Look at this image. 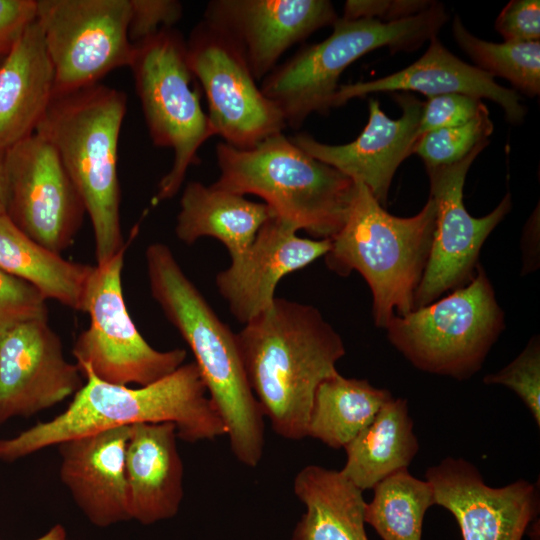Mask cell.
<instances>
[{"label": "cell", "mask_w": 540, "mask_h": 540, "mask_svg": "<svg viewBox=\"0 0 540 540\" xmlns=\"http://www.w3.org/2000/svg\"><path fill=\"white\" fill-rule=\"evenodd\" d=\"M249 385L274 432L307 437L315 392L345 355L338 332L312 305L276 297L236 333Z\"/></svg>", "instance_id": "obj_1"}, {"label": "cell", "mask_w": 540, "mask_h": 540, "mask_svg": "<svg viewBox=\"0 0 540 540\" xmlns=\"http://www.w3.org/2000/svg\"><path fill=\"white\" fill-rule=\"evenodd\" d=\"M145 260L151 295L193 353L233 455L245 466L256 467L264 451L265 417L247 380L236 333L219 318L166 244L148 245Z\"/></svg>", "instance_id": "obj_2"}, {"label": "cell", "mask_w": 540, "mask_h": 540, "mask_svg": "<svg viewBox=\"0 0 540 540\" xmlns=\"http://www.w3.org/2000/svg\"><path fill=\"white\" fill-rule=\"evenodd\" d=\"M81 372L84 384L62 413L0 440V461L13 462L70 439L138 423L172 422L178 438L191 443L227 434L194 361L138 388Z\"/></svg>", "instance_id": "obj_3"}, {"label": "cell", "mask_w": 540, "mask_h": 540, "mask_svg": "<svg viewBox=\"0 0 540 540\" xmlns=\"http://www.w3.org/2000/svg\"><path fill=\"white\" fill-rule=\"evenodd\" d=\"M125 93L101 84L54 95L36 133L52 144L88 214L97 265L126 248L120 225L118 142Z\"/></svg>", "instance_id": "obj_4"}, {"label": "cell", "mask_w": 540, "mask_h": 540, "mask_svg": "<svg viewBox=\"0 0 540 540\" xmlns=\"http://www.w3.org/2000/svg\"><path fill=\"white\" fill-rule=\"evenodd\" d=\"M436 204L429 197L411 217L388 213L364 184L355 182L346 220L330 239L329 270L346 277L357 271L372 294L375 325L386 328L394 315L414 309L435 229Z\"/></svg>", "instance_id": "obj_5"}, {"label": "cell", "mask_w": 540, "mask_h": 540, "mask_svg": "<svg viewBox=\"0 0 540 540\" xmlns=\"http://www.w3.org/2000/svg\"><path fill=\"white\" fill-rule=\"evenodd\" d=\"M216 186L264 200L272 214L314 239H331L343 226L355 182L311 157L283 132L250 149L216 146Z\"/></svg>", "instance_id": "obj_6"}, {"label": "cell", "mask_w": 540, "mask_h": 540, "mask_svg": "<svg viewBox=\"0 0 540 540\" xmlns=\"http://www.w3.org/2000/svg\"><path fill=\"white\" fill-rule=\"evenodd\" d=\"M443 4L402 20L338 18L331 35L306 45L277 65L260 85L262 93L281 112L286 126L299 128L312 113L328 114L344 70L361 56L381 47L412 51L437 36L448 21Z\"/></svg>", "instance_id": "obj_7"}, {"label": "cell", "mask_w": 540, "mask_h": 540, "mask_svg": "<svg viewBox=\"0 0 540 540\" xmlns=\"http://www.w3.org/2000/svg\"><path fill=\"white\" fill-rule=\"evenodd\" d=\"M134 47L130 68L149 135L154 145L174 154L152 200L156 205L179 192L188 169L200 163V147L215 135L201 105L202 88L190 68L183 36L164 28Z\"/></svg>", "instance_id": "obj_8"}, {"label": "cell", "mask_w": 540, "mask_h": 540, "mask_svg": "<svg viewBox=\"0 0 540 540\" xmlns=\"http://www.w3.org/2000/svg\"><path fill=\"white\" fill-rule=\"evenodd\" d=\"M385 329L390 343L416 368L465 380L481 369L505 329V314L479 264L467 285L394 315Z\"/></svg>", "instance_id": "obj_9"}, {"label": "cell", "mask_w": 540, "mask_h": 540, "mask_svg": "<svg viewBox=\"0 0 540 540\" xmlns=\"http://www.w3.org/2000/svg\"><path fill=\"white\" fill-rule=\"evenodd\" d=\"M125 250L95 266L83 306L89 326L77 337L72 353L81 371L104 382L145 386L184 364L187 352L181 348L157 350L136 328L122 289Z\"/></svg>", "instance_id": "obj_10"}, {"label": "cell", "mask_w": 540, "mask_h": 540, "mask_svg": "<svg viewBox=\"0 0 540 540\" xmlns=\"http://www.w3.org/2000/svg\"><path fill=\"white\" fill-rule=\"evenodd\" d=\"M36 20L54 70V95L95 84L130 67V0H36Z\"/></svg>", "instance_id": "obj_11"}, {"label": "cell", "mask_w": 540, "mask_h": 540, "mask_svg": "<svg viewBox=\"0 0 540 540\" xmlns=\"http://www.w3.org/2000/svg\"><path fill=\"white\" fill-rule=\"evenodd\" d=\"M190 68L205 93L214 135L237 149H250L287 127L262 93L235 42L202 20L186 41Z\"/></svg>", "instance_id": "obj_12"}, {"label": "cell", "mask_w": 540, "mask_h": 540, "mask_svg": "<svg viewBox=\"0 0 540 540\" xmlns=\"http://www.w3.org/2000/svg\"><path fill=\"white\" fill-rule=\"evenodd\" d=\"M489 144L479 143L465 158L445 166L427 167L430 197L436 204L435 229L429 258L414 298V309L467 285L479 266L481 248L512 208L508 192L489 214L476 218L463 201L470 166Z\"/></svg>", "instance_id": "obj_13"}, {"label": "cell", "mask_w": 540, "mask_h": 540, "mask_svg": "<svg viewBox=\"0 0 540 540\" xmlns=\"http://www.w3.org/2000/svg\"><path fill=\"white\" fill-rule=\"evenodd\" d=\"M5 170L8 217L53 252L67 249L86 210L52 144L33 133L5 151Z\"/></svg>", "instance_id": "obj_14"}, {"label": "cell", "mask_w": 540, "mask_h": 540, "mask_svg": "<svg viewBox=\"0 0 540 540\" xmlns=\"http://www.w3.org/2000/svg\"><path fill=\"white\" fill-rule=\"evenodd\" d=\"M84 381L47 320L23 323L0 336V426L74 396Z\"/></svg>", "instance_id": "obj_15"}, {"label": "cell", "mask_w": 540, "mask_h": 540, "mask_svg": "<svg viewBox=\"0 0 540 540\" xmlns=\"http://www.w3.org/2000/svg\"><path fill=\"white\" fill-rule=\"evenodd\" d=\"M435 504L457 520L463 540H522L539 512V489L524 479L494 488L462 458L447 457L426 472Z\"/></svg>", "instance_id": "obj_16"}, {"label": "cell", "mask_w": 540, "mask_h": 540, "mask_svg": "<svg viewBox=\"0 0 540 540\" xmlns=\"http://www.w3.org/2000/svg\"><path fill=\"white\" fill-rule=\"evenodd\" d=\"M338 18L328 0H212L203 19L235 42L259 81L290 47Z\"/></svg>", "instance_id": "obj_17"}, {"label": "cell", "mask_w": 540, "mask_h": 540, "mask_svg": "<svg viewBox=\"0 0 540 540\" xmlns=\"http://www.w3.org/2000/svg\"><path fill=\"white\" fill-rule=\"evenodd\" d=\"M394 97L402 108L400 118H389L380 109L379 102L371 98L368 122L350 143L325 144L308 133H298L290 139L311 157L364 184L379 203L385 205L396 170L413 154L423 109V102L412 94H395Z\"/></svg>", "instance_id": "obj_18"}, {"label": "cell", "mask_w": 540, "mask_h": 540, "mask_svg": "<svg viewBox=\"0 0 540 540\" xmlns=\"http://www.w3.org/2000/svg\"><path fill=\"white\" fill-rule=\"evenodd\" d=\"M330 239L302 238L291 225L271 216L247 251L215 277L229 311L246 324L274 302L279 282L324 257Z\"/></svg>", "instance_id": "obj_19"}, {"label": "cell", "mask_w": 540, "mask_h": 540, "mask_svg": "<svg viewBox=\"0 0 540 540\" xmlns=\"http://www.w3.org/2000/svg\"><path fill=\"white\" fill-rule=\"evenodd\" d=\"M130 426L70 439L58 445L60 479L93 524L130 520L125 471Z\"/></svg>", "instance_id": "obj_20"}, {"label": "cell", "mask_w": 540, "mask_h": 540, "mask_svg": "<svg viewBox=\"0 0 540 540\" xmlns=\"http://www.w3.org/2000/svg\"><path fill=\"white\" fill-rule=\"evenodd\" d=\"M396 91L419 92L428 98L445 94L487 98L502 107L512 124H520L527 112L515 90L497 84L489 73L462 61L437 36L429 40L426 52L408 67L376 80L339 85L333 108L370 93Z\"/></svg>", "instance_id": "obj_21"}, {"label": "cell", "mask_w": 540, "mask_h": 540, "mask_svg": "<svg viewBox=\"0 0 540 540\" xmlns=\"http://www.w3.org/2000/svg\"><path fill=\"white\" fill-rule=\"evenodd\" d=\"M172 422L130 426L125 471L130 519L152 524L175 516L183 499V463Z\"/></svg>", "instance_id": "obj_22"}, {"label": "cell", "mask_w": 540, "mask_h": 540, "mask_svg": "<svg viewBox=\"0 0 540 540\" xmlns=\"http://www.w3.org/2000/svg\"><path fill=\"white\" fill-rule=\"evenodd\" d=\"M54 70L35 20L0 64V150L35 133L54 97Z\"/></svg>", "instance_id": "obj_23"}, {"label": "cell", "mask_w": 540, "mask_h": 540, "mask_svg": "<svg viewBox=\"0 0 540 540\" xmlns=\"http://www.w3.org/2000/svg\"><path fill=\"white\" fill-rule=\"evenodd\" d=\"M271 216L264 202H253L214 183L207 186L191 181L180 198L175 234L188 245L203 237L215 238L226 247L233 262L247 251Z\"/></svg>", "instance_id": "obj_24"}, {"label": "cell", "mask_w": 540, "mask_h": 540, "mask_svg": "<svg viewBox=\"0 0 540 540\" xmlns=\"http://www.w3.org/2000/svg\"><path fill=\"white\" fill-rule=\"evenodd\" d=\"M293 490L306 512L292 540H369L363 491L341 470L307 465L296 474Z\"/></svg>", "instance_id": "obj_25"}, {"label": "cell", "mask_w": 540, "mask_h": 540, "mask_svg": "<svg viewBox=\"0 0 540 540\" xmlns=\"http://www.w3.org/2000/svg\"><path fill=\"white\" fill-rule=\"evenodd\" d=\"M419 445L407 400L389 399L373 421L345 446L341 472L362 491L389 475L407 469Z\"/></svg>", "instance_id": "obj_26"}, {"label": "cell", "mask_w": 540, "mask_h": 540, "mask_svg": "<svg viewBox=\"0 0 540 540\" xmlns=\"http://www.w3.org/2000/svg\"><path fill=\"white\" fill-rule=\"evenodd\" d=\"M94 268L64 259L30 238L6 213L0 215V269L30 283L47 300L83 311Z\"/></svg>", "instance_id": "obj_27"}, {"label": "cell", "mask_w": 540, "mask_h": 540, "mask_svg": "<svg viewBox=\"0 0 540 540\" xmlns=\"http://www.w3.org/2000/svg\"><path fill=\"white\" fill-rule=\"evenodd\" d=\"M392 398L386 389L339 372L318 386L309 414L307 437L333 449L345 448Z\"/></svg>", "instance_id": "obj_28"}, {"label": "cell", "mask_w": 540, "mask_h": 540, "mask_svg": "<svg viewBox=\"0 0 540 540\" xmlns=\"http://www.w3.org/2000/svg\"><path fill=\"white\" fill-rule=\"evenodd\" d=\"M373 490L365 523L383 540H421L425 513L435 505L432 485L403 469L381 480Z\"/></svg>", "instance_id": "obj_29"}, {"label": "cell", "mask_w": 540, "mask_h": 540, "mask_svg": "<svg viewBox=\"0 0 540 540\" xmlns=\"http://www.w3.org/2000/svg\"><path fill=\"white\" fill-rule=\"evenodd\" d=\"M458 46L477 64L476 67L493 77L510 81L529 96L540 92V42L484 41L471 34L458 15L452 24Z\"/></svg>", "instance_id": "obj_30"}, {"label": "cell", "mask_w": 540, "mask_h": 540, "mask_svg": "<svg viewBox=\"0 0 540 540\" xmlns=\"http://www.w3.org/2000/svg\"><path fill=\"white\" fill-rule=\"evenodd\" d=\"M493 129V122L485 106L466 124L420 135L413 154L419 155L426 168L454 164L465 158L479 143L488 140Z\"/></svg>", "instance_id": "obj_31"}, {"label": "cell", "mask_w": 540, "mask_h": 540, "mask_svg": "<svg viewBox=\"0 0 540 540\" xmlns=\"http://www.w3.org/2000/svg\"><path fill=\"white\" fill-rule=\"evenodd\" d=\"M483 382L510 388L525 403L537 426L540 425V341L534 335L521 353L500 371L488 374Z\"/></svg>", "instance_id": "obj_32"}, {"label": "cell", "mask_w": 540, "mask_h": 540, "mask_svg": "<svg viewBox=\"0 0 540 540\" xmlns=\"http://www.w3.org/2000/svg\"><path fill=\"white\" fill-rule=\"evenodd\" d=\"M46 301L33 285L0 269V336L23 323L48 320Z\"/></svg>", "instance_id": "obj_33"}, {"label": "cell", "mask_w": 540, "mask_h": 540, "mask_svg": "<svg viewBox=\"0 0 540 540\" xmlns=\"http://www.w3.org/2000/svg\"><path fill=\"white\" fill-rule=\"evenodd\" d=\"M486 105L481 99L463 94H445L423 102L418 136L471 121Z\"/></svg>", "instance_id": "obj_34"}, {"label": "cell", "mask_w": 540, "mask_h": 540, "mask_svg": "<svg viewBox=\"0 0 540 540\" xmlns=\"http://www.w3.org/2000/svg\"><path fill=\"white\" fill-rule=\"evenodd\" d=\"M128 37L137 45L164 28H173L183 14L176 0H130Z\"/></svg>", "instance_id": "obj_35"}, {"label": "cell", "mask_w": 540, "mask_h": 540, "mask_svg": "<svg viewBox=\"0 0 540 540\" xmlns=\"http://www.w3.org/2000/svg\"><path fill=\"white\" fill-rule=\"evenodd\" d=\"M495 29L505 42L539 41V0H512L500 12Z\"/></svg>", "instance_id": "obj_36"}, {"label": "cell", "mask_w": 540, "mask_h": 540, "mask_svg": "<svg viewBox=\"0 0 540 540\" xmlns=\"http://www.w3.org/2000/svg\"><path fill=\"white\" fill-rule=\"evenodd\" d=\"M434 1L427 0H348L344 4V19H375L394 22L427 10Z\"/></svg>", "instance_id": "obj_37"}, {"label": "cell", "mask_w": 540, "mask_h": 540, "mask_svg": "<svg viewBox=\"0 0 540 540\" xmlns=\"http://www.w3.org/2000/svg\"><path fill=\"white\" fill-rule=\"evenodd\" d=\"M36 14V0H0V49L8 51Z\"/></svg>", "instance_id": "obj_38"}, {"label": "cell", "mask_w": 540, "mask_h": 540, "mask_svg": "<svg viewBox=\"0 0 540 540\" xmlns=\"http://www.w3.org/2000/svg\"><path fill=\"white\" fill-rule=\"evenodd\" d=\"M7 203L8 189L5 170V151L0 150V215L6 213Z\"/></svg>", "instance_id": "obj_39"}, {"label": "cell", "mask_w": 540, "mask_h": 540, "mask_svg": "<svg viewBox=\"0 0 540 540\" xmlns=\"http://www.w3.org/2000/svg\"><path fill=\"white\" fill-rule=\"evenodd\" d=\"M35 540H68L67 533L64 527L57 524L50 528L48 532Z\"/></svg>", "instance_id": "obj_40"}, {"label": "cell", "mask_w": 540, "mask_h": 540, "mask_svg": "<svg viewBox=\"0 0 540 540\" xmlns=\"http://www.w3.org/2000/svg\"><path fill=\"white\" fill-rule=\"evenodd\" d=\"M6 53H7V51H4V50L0 49V57L4 56Z\"/></svg>", "instance_id": "obj_41"}]
</instances>
